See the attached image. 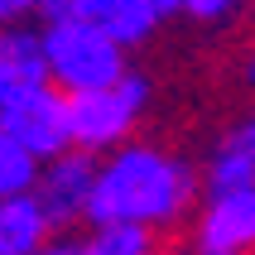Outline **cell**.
Wrapping results in <instances>:
<instances>
[{"mask_svg":"<svg viewBox=\"0 0 255 255\" xmlns=\"http://www.w3.org/2000/svg\"><path fill=\"white\" fill-rule=\"evenodd\" d=\"M193 202V169L154 144H126L92 173V222H135L164 227Z\"/></svg>","mask_w":255,"mask_h":255,"instance_id":"6da1fadb","label":"cell"},{"mask_svg":"<svg viewBox=\"0 0 255 255\" xmlns=\"http://www.w3.org/2000/svg\"><path fill=\"white\" fill-rule=\"evenodd\" d=\"M39 43H43L48 82L63 87V97L87 92V87H106L126 72V48L111 34H101L92 19H48Z\"/></svg>","mask_w":255,"mask_h":255,"instance_id":"7a4b0ae2","label":"cell"},{"mask_svg":"<svg viewBox=\"0 0 255 255\" xmlns=\"http://www.w3.org/2000/svg\"><path fill=\"white\" fill-rule=\"evenodd\" d=\"M149 87L140 77L121 72L106 87H87V92H68V135L77 149H111L135 130Z\"/></svg>","mask_w":255,"mask_h":255,"instance_id":"3957f363","label":"cell"},{"mask_svg":"<svg viewBox=\"0 0 255 255\" xmlns=\"http://www.w3.org/2000/svg\"><path fill=\"white\" fill-rule=\"evenodd\" d=\"M0 130H5L24 154H34L39 164H43V159H53V154H63V149H72V135H68V97L53 92L48 82L34 87V92H24L19 101L0 106Z\"/></svg>","mask_w":255,"mask_h":255,"instance_id":"277c9868","label":"cell"},{"mask_svg":"<svg viewBox=\"0 0 255 255\" xmlns=\"http://www.w3.org/2000/svg\"><path fill=\"white\" fill-rule=\"evenodd\" d=\"M92 173H97V164H92L87 154H68V149H63V154L43 159V169L34 173L29 193H34V202L43 207L48 227H63V222H77V217H87Z\"/></svg>","mask_w":255,"mask_h":255,"instance_id":"5b68a950","label":"cell"},{"mask_svg":"<svg viewBox=\"0 0 255 255\" xmlns=\"http://www.w3.org/2000/svg\"><path fill=\"white\" fill-rule=\"evenodd\" d=\"M255 241V188L212 193L198 217V255H241Z\"/></svg>","mask_w":255,"mask_h":255,"instance_id":"8992f818","label":"cell"},{"mask_svg":"<svg viewBox=\"0 0 255 255\" xmlns=\"http://www.w3.org/2000/svg\"><path fill=\"white\" fill-rule=\"evenodd\" d=\"M43 82H48V68H43L39 34L24 24H0V106L19 101Z\"/></svg>","mask_w":255,"mask_h":255,"instance_id":"52a82bcc","label":"cell"},{"mask_svg":"<svg viewBox=\"0 0 255 255\" xmlns=\"http://www.w3.org/2000/svg\"><path fill=\"white\" fill-rule=\"evenodd\" d=\"M43 241H48V217L34 202V193L0 198V255H29Z\"/></svg>","mask_w":255,"mask_h":255,"instance_id":"ba28073f","label":"cell"},{"mask_svg":"<svg viewBox=\"0 0 255 255\" xmlns=\"http://www.w3.org/2000/svg\"><path fill=\"white\" fill-rule=\"evenodd\" d=\"M77 19H92V24H97L101 34H111L121 48L149 39V29L159 24L154 14L144 10V0H82Z\"/></svg>","mask_w":255,"mask_h":255,"instance_id":"9c48e42d","label":"cell"},{"mask_svg":"<svg viewBox=\"0 0 255 255\" xmlns=\"http://www.w3.org/2000/svg\"><path fill=\"white\" fill-rule=\"evenodd\" d=\"M212 193H231V188H255V130L236 126L227 140L217 144L212 169H207Z\"/></svg>","mask_w":255,"mask_h":255,"instance_id":"30bf717a","label":"cell"},{"mask_svg":"<svg viewBox=\"0 0 255 255\" xmlns=\"http://www.w3.org/2000/svg\"><path fill=\"white\" fill-rule=\"evenodd\" d=\"M77 255H154V231L135 222H97Z\"/></svg>","mask_w":255,"mask_h":255,"instance_id":"8fae6325","label":"cell"},{"mask_svg":"<svg viewBox=\"0 0 255 255\" xmlns=\"http://www.w3.org/2000/svg\"><path fill=\"white\" fill-rule=\"evenodd\" d=\"M34 173H39V159L24 154V149L0 130V198H10V193H29Z\"/></svg>","mask_w":255,"mask_h":255,"instance_id":"7c38bea8","label":"cell"},{"mask_svg":"<svg viewBox=\"0 0 255 255\" xmlns=\"http://www.w3.org/2000/svg\"><path fill=\"white\" fill-rule=\"evenodd\" d=\"M241 5V0H173V10L193 14V19H222V14H231Z\"/></svg>","mask_w":255,"mask_h":255,"instance_id":"4fadbf2b","label":"cell"},{"mask_svg":"<svg viewBox=\"0 0 255 255\" xmlns=\"http://www.w3.org/2000/svg\"><path fill=\"white\" fill-rule=\"evenodd\" d=\"M34 10H43L48 19H77L82 0H34Z\"/></svg>","mask_w":255,"mask_h":255,"instance_id":"5bb4252c","label":"cell"},{"mask_svg":"<svg viewBox=\"0 0 255 255\" xmlns=\"http://www.w3.org/2000/svg\"><path fill=\"white\" fill-rule=\"evenodd\" d=\"M34 10V0H0V24H19Z\"/></svg>","mask_w":255,"mask_h":255,"instance_id":"9a60e30c","label":"cell"},{"mask_svg":"<svg viewBox=\"0 0 255 255\" xmlns=\"http://www.w3.org/2000/svg\"><path fill=\"white\" fill-rule=\"evenodd\" d=\"M144 10L154 14V19H169V14H173V0H144Z\"/></svg>","mask_w":255,"mask_h":255,"instance_id":"2e32d148","label":"cell"},{"mask_svg":"<svg viewBox=\"0 0 255 255\" xmlns=\"http://www.w3.org/2000/svg\"><path fill=\"white\" fill-rule=\"evenodd\" d=\"M29 255H77V246H48V241H43V246H34Z\"/></svg>","mask_w":255,"mask_h":255,"instance_id":"e0dca14e","label":"cell"}]
</instances>
